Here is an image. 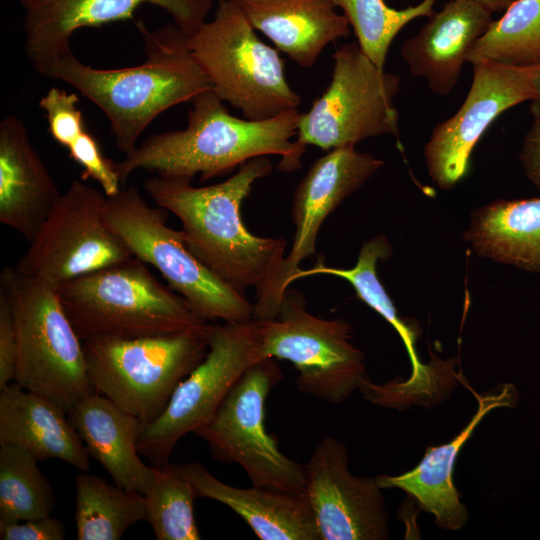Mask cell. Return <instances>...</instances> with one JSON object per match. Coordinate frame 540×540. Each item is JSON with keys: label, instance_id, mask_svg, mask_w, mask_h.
Wrapping results in <instances>:
<instances>
[{"label": "cell", "instance_id": "1", "mask_svg": "<svg viewBox=\"0 0 540 540\" xmlns=\"http://www.w3.org/2000/svg\"><path fill=\"white\" fill-rule=\"evenodd\" d=\"M268 156L253 158L223 182L195 187L191 177L152 176L144 190L155 205L179 218L191 253L214 275L244 295L256 292L253 319H275L284 297L280 278L287 241L259 237L243 223L241 206L254 183L272 171Z\"/></svg>", "mask_w": 540, "mask_h": 540}, {"label": "cell", "instance_id": "2", "mask_svg": "<svg viewBox=\"0 0 540 540\" xmlns=\"http://www.w3.org/2000/svg\"><path fill=\"white\" fill-rule=\"evenodd\" d=\"M136 26L145 46L142 64L97 69L70 50L37 71L70 84L97 105L111 124L117 149L125 155L136 149L141 134L161 113L212 90L189 48L188 36L176 25L153 31L141 21Z\"/></svg>", "mask_w": 540, "mask_h": 540}, {"label": "cell", "instance_id": "3", "mask_svg": "<svg viewBox=\"0 0 540 540\" xmlns=\"http://www.w3.org/2000/svg\"><path fill=\"white\" fill-rule=\"evenodd\" d=\"M191 104L185 129L154 134L116 162L121 183L138 169L161 176L200 174L203 182L269 155L281 157V171L300 168L306 147L291 141L297 136L298 109L267 120L242 119L231 115L213 90L202 92Z\"/></svg>", "mask_w": 540, "mask_h": 540}, {"label": "cell", "instance_id": "4", "mask_svg": "<svg viewBox=\"0 0 540 540\" xmlns=\"http://www.w3.org/2000/svg\"><path fill=\"white\" fill-rule=\"evenodd\" d=\"M55 288L82 341L167 335L209 324L136 257Z\"/></svg>", "mask_w": 540, "mask_h": 540}, {"label": "cell", "instance_id": "5", "mask_svg": "<svg viewBox=\"0 0 540 540\" xmlns=\"http://www.w3.org/2000/svg\"><path fill=\"white\" fill-rule=\"evenodd\" d=\"M0 291L9 300L17 334L14 381L55 402L67 413L95 392L83 341L75 331L54 285L6 267Z\"/></svg>", "mask_w": 540, "mask_h": 540}, {"label": "cell", "instance_id": "6", "mask_svg": "<svg viewBox=\"0 0 540 540\" xmlns=\"http://www.w3.org/2000/svg\"><path fill=\"white\" fill-rule=\"evenodd\" d=\"M211 327L83 341L94 391L146 425L152 423L163 413L178 384L207 355Z\"/></svg>", "mask_w": 540, "mask_h": 540}, {"label": "cell", "instance_id": "7", "mask_svg": "<svg viewBox=\"0 0 540 540\" xmlns=\"http://www.w3.org/2000/svg\"><path fill=\"white\" fill-rule=\"evenodd\" d=\"M189 48L212 90L249 120L298 109L278 50L265 44L231 0H218L213 20L188 37Z\"/></svg>", "mask_w": 540, "mask_h": 540}, {"label": "cell", "instance_id": "8", "mask_svg": "<svg viewBox=\"0 0 540 540\" xmlns=\"http://www.w3.org/2000/svg\"><path fill=\"white\" fill-rule=\"evenodd\" d=\"M109 223L131 254L160 272L204 320L245 322L252 304L201 263L188 249L182 231L167 225L169 211L150 206L131 185L108 197Z\"/></svg>", "mask_w": 540, "mask_h": 540}, {"label": "cell", "instance_id": "9", "mask_svg": "<svg viewBox=\"0 0 540 540\" xmlns=\"http://www.w3.org/2000/svg\"><path fill=\"white\" fill-rule=\"evenodd\" d=\"M257 321L262 358L291 362L301 393L339 404L368 379L365 354L351 342L352 326L343 319L312 315L298 291H285L275 319Z\"/></svg>", "mask_w": 540, "mask_h": 540}, {"label": "cell", "instance_id": "10", "mask_svg": "<svg viewBox=\"0 0 540 540\" xmlns=\"http://www.w3.org/2000/svg\"><path fill=\"white\" fill-rule=\"evenodd\" d=\"M332 58L331 81L300 114L295 141L329 151L380 135L398 138L394 98L401 78L376 66L355 42L341 45Z\"/></svg>", "mask_w": 540, "mask_h": 540}, {"label": "cell", "instance_id": "11", "mask_svg": "<svg viewBox=\"0 0 540 540\" xmlns=\"http://www.w3.org/2000/svg\"><path fill=\"white\" fill-rule=\"evenodd\" d=\"M205 358L176 387L163 413L146 425L137 449L152 466L161 468L178 441L207 424L229 392L259 360V322L212 325Z\"/></svg>", "mask_w": 540, "mask_h": 540}, {"label": "cell", "instance_id": "12", "mask_svg": "<svg viewBox=\"0 0 540 540\" xmlns=\"http://www.w3.org/2000/svg\"><path fill=\"white\" fill-rule=\"evenodd\" d=\"M282 378L275 359L257 361L194 434L208 444L214 459L240 465L252 485L305 494L304 464L284 455L265 428L266 399Z\"/></svg>", "mask_w": 540, "mask_h": 540}, {"label": "cell", "instance_id": "13", "mask_svg": "<svg viewBox=\"0 0 540 540\" xmlns=\"http://www.w3.org/2000/svg\"><path fill=\"white\" fill-rule=\"evenodd\" d=\"M108 196L73 180L16 270L54 286L134 257L110 226Z\"/></svg>", "mask_w": 540, "mask_h": 540}, {"label": "cell", "instance_id": "14", "mask_svg": "<svg viewBox=\"0 0 540 540\" xmlns=\"http://www.w3.org/2000/svg\"><path fill=\"white\" fill-rule=\"evenodd\" d=\"M532 68L473 64L464 102L452 117L433 128L424 146L428 174L439 188L452 189L466 175L475 145L495 119L532 100Z\"/></svg>", "mask_w": 540, "mask_h": 540}, {"label": "cell", "instance_id": "15", "mask_svg": "<svg viewBox=\"0 0 540 540\" xmlns=\"http://www.w3.org/2000/svg\"><path fill=\"white\" fill-rule=\"evenodd\" d=\"M346 446L323 438L305 466V495L320 540H383L388 515L376 478L358 477L348 468Z\"/></svg>", "mask_w": 540, "mask_h": 540}, {"label": "cell", "instance_id": "16", "mask_svg": "<svg viewBox=\"0 0 540 540\" xmlns=\"http://www.w3.org/2000/svg\"><path fill=\"white\" fill-rule=\"evenodd\" d=\"M146 4L164 9L188 37L212 8V0H33L25 8V54L38 71L71 50L76 30L134 20L136 10Z\"/></svg>", "mask_w": 540, "mask_h": 540}, {"label": "cell", "instance_id": "17", "mask_svg": "<svg viewBox=\"0 0 540 540\" xmlns=\"http://www.w3.org/2000/svg\"><path fill=\"white\" fill-rule=\"evenodd\" d=\"M383 164V160L357 151L355 146L329 150L313 162L293 194L295 234L280 278L284 293L295 281L299 264L315 254L318 232L326 218Z\"/></svg>", "mask_w": 540, "mask_h": 540}, {"label": "cell", "instance_id": "18", "mask_svg": "<svg viewBox=\"0 0 540 540\" xmlns=\"http://www.w3.org/2000/svg\"><path fill=\"white\" fill-rule=\"evenodd\" d=\"M492 21V13L473 0H450L404 42L402 59L431 92L447 96L458 83L467 55Z\"/></svg>", "mask_w": 540, "mask_h": 540}, {"label": "cell", "instance_id": "19", "mask_svg": "<svg viewBox=\"0 0 540 540\" xmlns=\"http://www.w3.org/2000/svg\"><path fill=\"white\" fill-rule=\"evenodd\" d=\"M61 195L24 122L5 117L0 122V222L30 243Z\"/></svg>", "mask_w": 540, "mask_h": 540}, {"label": "cell", "instance_id": "20", "mask_svg": "<svg viewBox=\"0 0 540 540\" xmlns=\"http://www.w3.org/2000/svg\"><path fill=\"white\" fill-rule=\"evenodd\" d=\"M163 468L190 482L198 497L228 506L261 540H320L305 494L254 485L234 487L217 479L197 462L167 463Z\"/></svg>", "mask_w": 540, "mask_h": 540}, {"label": "cell", "instance_id": "21", "mask_svg": "<svg viewBox=\"0 0 540 540\" xmlns=\"http://www.w3.org/2000/svg\"><path fill=\"white\" fill-rule=\"evenodd\" d=\"M68 418L88 453L110 474L114 483L144 494L156 467L146 465L137 449L146 424L107 397L93 392L80 400Z\"/></svg>", "mask_w": 540, "mask_h": 540}, {"label": "cell", "instance_id": "22", "mask_svg": "<svg viewBox=\"0 0 540 540\" xmlns=\"http://www.w3.org/2000/svg\"><path fill=\"white\" fill-rule=\"evenodd\" d=\"M472 392L477 398V412L455 438L442 445L427 447L419 464L408 472L398 476L376 477L382 489L399 488L405 491L422 509L434 515L439 527L447 530H458L467 521V510L453 483L455 461L461 447L487 413L497 407H510L515 400L511 385L485 396Z\"/></svg>", "mask_w": 540, "mask_h": 540}, {"label": "cell", "instance_id": "23", "mask_svg": "<svg viewBox=\"0 0 540 540\" xmlns=\"http://www.w3.org/2000/svg\"><path fill=\"white\" fill-rule=\"evenodd\" d=\"M67 415L47 397L11 382L0 389V444L20 447L38 461L57 459L87 472L90 455Z\"/></svg>", "mask_w": 540, "mask_h": 540}, {"label": "cell", "instance_id": "24", "mask_svg": "<svg viewBox=\"0 0 540 540\" xmlns=\"http://www.w3.org/2000/svg\"><path fill=\"white\" fill-rule=\"evenodd\" d=\"M255 30L303 68L323 49L347 38L350 25L331 0H231Z\"/></svg>", "mask_w": 540, "mask_h": 540}, {"label": "cell", "instance_id": "25", "mask_svg": "<svg viewBox=\"0 0 540 540\" xmlns=\"http://www.w3.org/2000/svg\"><path fill=\"white\" fill-rule=\"evenodd\" d=\"M464 239L482 257L540 272V197L500 199L476 209Z\"/></svg>", "mask_w": 540, "mask_h": 540}, {"label": "cell", "instance_id": "26", "mask_svg": "<svg viewBox=\"0 0 540 540\" xmlns=\"http://www.w3.org/2000/svg\"><path fill=\"white\" fill-rule=\"evenodd\" d=\"M392 253L387 238L378 235L371 238L362 246L357 262L349 269L335 268L318 263L313 268L302 270L295 275L297 279L306 278L316 274H328L348 281L355 289L358 297L369 307L379 313L402 338L412 363V375L406 382L393 383L395 393L402 399L411 401L413 395H429L434 387L435 369L432 365L420 363L415 344L418 338L417 328L414 324L398 316L397 310L388 293L377 276V263L387 260Z\"/></svg>", "mask_w": 540, "mask_h": 540}, {"label": "cell", "instance_id": "27", "mask_svg": "<svg viewBox=\"0 0 540 540\" xmlns=\"http://www.w3.org/2000/svg\"><path fill=\"white\" fill-rule=\"evenodd\" d=\"M75 525L78 540H119L146 520L143 494L80 473L75 479Z\"/></svg>", "mask_w": 540, "mask_h": 540}, {"label": "cell", "instance_id": "28", "mask_svg": "<svg viewBox=\"0 0 540 540\" xmlns=\"http://www.w3.org/2000/svg\"><path fill=\"white\" fill-rule=\"evenodd\" d=\"M467 62L512 67L540 63V0H514L476 41Z\"/></svg>", "mask_w": 540, "mask_h": 540}, {"label": "cell", "instance_id": "29", "mask_svg": "<svg viewBox=\"0 0 540 540\" xmlns=\"http://www.w3.org/2000/svg\"><path fill=\"white\" fill-rule=\"evenodd\" d=\"M24 449L0 444V525L50 516L53 488Z\"/></svg>", "mask_w": 540, "mask_h": 540}, {"label": "cell", "instance_id": "30", "mask_svg": "<svg viewBox=\"0 0 540 540\" xmlns=\"http://www.w3.org/2000/svg\"><path fill=\"white\" fill-rule=\"evenodd\" d=\"M343 10L362 51L384 69L387 53L405 25L419 17H430L437 0H423L417 5L395 9L384 0H331Z\"/></svg>", "mask_w": 540, "mask_h": 540}, {"label": "cell", "instance_id": "31", "mask_svg": "<svg viewBox=\"0 0 540 540\" xmlns=\"http://www.w3.org/2000/svg\"><path fill=\"white\" fill-rule=\"evenodd\" d=\"M143 496L146 521L157 540L201 539L194 516V500L198 495L190 482L163 467L156 468Z\"/></svg>", "mask_w": 540, "mask_h": 540}, {"label": "cell", "instance_id": "32", "mask_svg": "<svg viewBox=\"0 0 540 540\" xmlns=\"http://www.w3.org/2000/svg\"><path fill=\"white\" fill-rule=\"evenodd\" d=\"M78 103L79 97L75 93L57 87L50 88L39 101V107L46 115L49 134L65 148L87 130Z\"/></svg>", "mask_w": 540, "mask_h": 540}, {"label": "cell", "instance_id": "33", "mask_svg": "<svg viewBox=\"0 0 540 540\" xmlns=\"http://www.w3.org/2000/svg\"><path fill=\"white\" fill-rule=\"evenodd\" d=\"M67 149L69 157L82 168V180H95L108 197L121 190L116 163L103 154L100 144L89 131L86 130Z\"/></svg>", "mask_w": 540, "mask_h": 540}, {"label": "cell", "instance_id": "34", "mask_svg": "<svg viewBox=\"0 0 540 540\" xmlns=\"http://www.w3.org/2000/svg\"><path fill=\"white\" fill-rule=\"evenodd\" d=\"M17 349L12 309L8 298L0 291V389L15 379Z\"/></svg>", "mask_w": 540, "mask_h": 540}, {"label": "cell", "instance_id": "35", "mask_svg": "<svg viewBox=\"0 0 540 540\" xmlns=\"http://www.w3.org/2000/svg\"><path fill=\"white\" fill-rule=\"evenodd\" d=\"M65 532V524L51 515L0 525L2 540H62Z\"/></svg>", "mask_w": 540, "mask_h": 540}, {"label": "cell", "instance_id": "36", "mask_svg": "<svg viewBox=\"0 0 540 540\" xmlns=\"http://www.w3.org/2000/svg\"><path fill=\"white\" fill-rule=\"evenodd\" d=\"M519 159L526 177L540 189V116L533 117L523 139Z\"/></svg>", "mask_w": 540, "mask_h": 540}, {"label": "cell", "instance_id": "37", "mask_svg": "<svg viewBox=\"0 0 540 540\" xmlns=\"http://www.w3.org/2000/svg\"><path fill=\"white\" fill-rule=\"evenodd\" d=\"M532 87L534 96L530 110L533 117L540 116V63L532 68Z\"/></svg>", "mask_w": 540, "mask_h": 540}, {"label": "cell", "instance_id": "38", "mask_svg": "<svg viewBox=\"0 0 540 540\" xmlns=\"http://www.w3.org/2000/svg\"><path fill=\"white\" fill-rule=\"evenodd\" d=\"M489 12H498L506 9L514 0H473Z\"/></svg>", "mask_w": 540, "mask_h": 540}, {"label": "cell", "instance_id": "39", "mask_svg": "<svg viewBox=\"0 0 540 540\" xmlns=\"http://www.w3.org/2000/svg\"><path fill=\"white\" fill-rule=\"evenodd\" d=\"M25 8L33 1V0H18Z\"/></svg>", "mask_w": 540, "mask_h": 540}]
</instances>
